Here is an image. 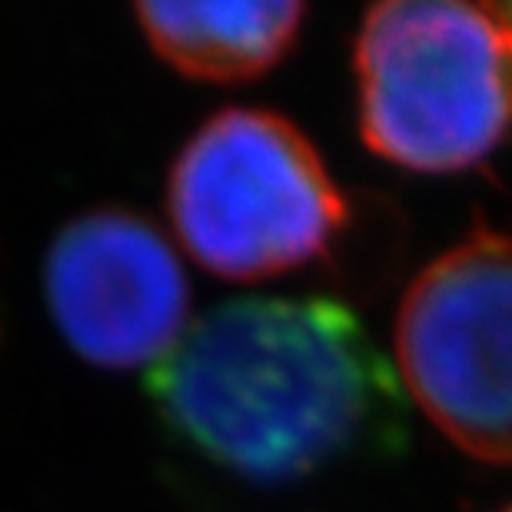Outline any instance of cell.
<instances>
[{"label": "cell", "instance_id": "obj_2", "mask_svg": "<svg viewBox=\"0 0 512 512\" xmlns=\"http://www.w3.org/2000/svg\"><path fill=\"white\" fill-rule=\"evenodd\" d=\"M360 133L419 173L489 160L512 130V54L486 7L389 0L366 10L353 50Z\"/></svg>", "mask_w": 512, "mask_h": 512}, {"label": "cell", "instance_id": "obj_8", "mask_svg": "<svg viewBox=\"0 0 512 512\" xmlns=\"http://www.w3.org/2000/svg\"><path fill=\"white\" fill-rule=\"evenodd\" d=\"M503 512H512V506H506V509H503Z\"/></svg>", "mask_w": 512, "mask_h": 512}, {"label": "cell", "instance_id": "obj_6", "mask_svg": "<svg viewBox=\"0 0 512 512\" xmlns=\"http://www.w3.org/2000/svg\"><path fill=\"white\" fill-rule=\"evenodd\" d=\"M147 44L183 77L240 84L290 54L306 17L303 4H137Z\"/></svg>", "mask_w": 512, "mask_h": 512}, {"label": "cell", "instance_id": "obj_5", "mask_svg": "<svg viewBox=\"0 0 512 512\" xmlns=\"http://www.w3.org/2000/svg\"><path fill=\"white\" fill-rule=\"evenodd\" d=\"M60 336L100 370H137L187 330L190 286L167 237L133 210H87L64 223L44 260Z\"/></svg>", "mask_w": 512, "mask_h": 512}, {"label": "cell", "instance_id": "obj_7", "mask_svg": "<svg viewBox=\"0 0 512 512\" xmlns=\"http://www.w3.org/2000/svg\"><path fill=\"white\" fill-rule=\"evenodd\" d=\"M489 10V17L496 20V27H499V34L506 37V47H509V54H512V4H483Z\"/></svg>", "mask_w": 512, "mask_h": 512}, {"label": "cell", "instance_id": "obj_1", "mask_svg": "<svg viewBox=\"0 0 512 512\" xmlns=\"http://www.w3.org/2000/svg\"><path fill=\"white\" fill-rule=\"evenodd\" d=\"M183 443L253 483H286L403 443L393 366L343 303L247 296L213 306L150 366Z\"/></svg>", "mask_w": 512, "mask_h": 512}, {"label": "cell", "instance_id": "obj_4", "mask_svg": "<svg viewBox=\"0 0 512 512\" xmlns=\"http://www.w3.org/2000/svg\"><path fill=\"white\" fill-rule=\"evenodd\" d=\"M399 376L456 449L512 466V233L479 230L409 283Z\"/></svg>", "mask_w": 512, "mask_h": 512}, {"label": "cell", "instance_id": "obj_3", "mask_svg": "<svg viewBox=\"0 0 512 512\" xmlns=\"http://www.w3.org/2000/svg\"><path fill=\"white\" fill-rule=\"evenodd\" d=\"M167 207L193 260L240 283L303 270L350 223L306 133L263 107L220 110L183 143Z\"/></svg>", "mask_w": 512, "mask_h": 512}]
</instances>
